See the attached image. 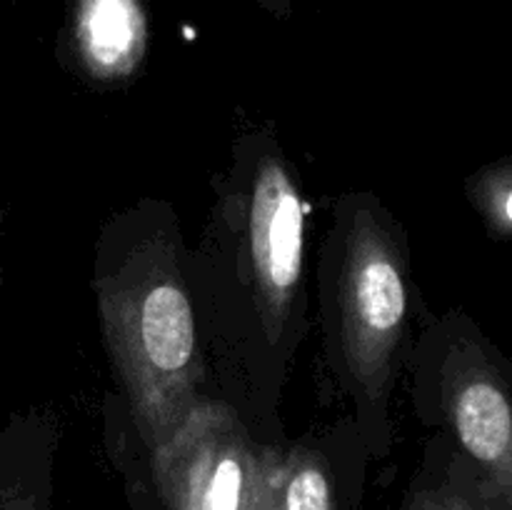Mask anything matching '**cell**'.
Instances as JSON below:
<instances>
[{
	"label": "cell",
	"instance_id": "cell-9",
	"mask_svg": "<svg viewBox=\"0 0 512 510\" xmlns=\"http://www.w3.org/2000/svg\"><path fill=\"white\" fill-rule=\"evenodd\" d=\"M18 455L15 435L0 430V510H45L43 495Z\"/></svg>",
	"mask_w": 512,
	"mask_h": 510
},
{
	"label": "cell",
	"instance_id": "cell-10",
	"mask_svg": "<svg viewBox=\"0 0 512 510\" xmlns=\"http://www.w3.org/2000/svg\"><path fill=\"white\" fill-rule=\"evenodd\" d=\"M445 483H448L455 510H510L505 500L475 473L473 465L460 453L450 458Z\"/></svg>",
	"mask_w": 512,
	"mask_h": 510
},
{
	"label": "cell",
	"instance_id": "cell-6",
	"mask_svg": "<svg viewBox=\"0 0 512 510\" xmlns=\"http://www.w3.org/2000/svg\"><path fill=\"white\" fill-rule=\"evenodd\" d=\"M70 38L80 68L100 83L130 78L148 48L140 0H68Z\"/></svg>",
	"mask_w": 512,
	"mask_h": 510
},
{
	"label": "cell",
	"instance_id": "cell-12",
	"mask_svg": "<svg viewBox=\"0 0 512 510\" xmlns=\"http://www.w3.org/2000/svg\"><path fill=\"white\" fill-rule=\"evenodd\" d=\"M408 510H455L453 500H450L448 483H445V475L440 483L415 490L408 500Z\"/></svg>",
	"mask_w": 512,
	"mask_h": 510
},
{
	"label": "cell",
	"instance_id": "cell-14",
	"mask_svg": "<svg viewBox=\"0 0 512 510\" xmlns=\"http://www.w3.org/2000/svg\"><path fill=\"white\" fill-rule=\"evenodd\" d=\"M0 288H3V265H0Z\"/></svg>",
	"mask_w": 512,
	"mask_h": 510
},
{
	"label": "cell",
	"instance_id": "cell-7",
	"mask_svg": "<svg viewBox=\"0 0 512 510\" xmlns=\"http://www.w3.org/2000/svg\"><path fill=\"white\" fill-rule=\"evenodd\" d=\"M280 510H340L328 460L315 448L280 450Z\"/></svg>",
	"mask_w": 512,
	"mask_h": 510
},
{
	"label": "cell",
	"instance_id": "cell-1",
	"mask_svg": "<svg viewBox=\"0 0 512 510\" xmlns=\"http://www.w3.org/2000/svg\"><path fill=\"white\" fill-rule=\"evenodd\" d=\"M190 285L200 295L225 378L253 410L273 413L295 350L308 333L305 203L273 135L235 145Z\"/></svg>",
	"mask_w": 512,
	"mask_h": 510
},
{
	"label": "cell",
	"instance_id": "cell-2",
	"mask_svg": "<svg viewBox=\"0 0 512 510\" xmlns=\"http://www.w3.org/2000/svg\"><path fill=\"white\" fill-rule=\"evenodd\" d=\"M95 298L115 375L150 450L203 400L198 310L175 215L130 210L105 228Z\"/></svg>",
	"mask_w": 512,
	"mask_h": 510
},
{
	"label": "cell",
	"instance_id": "cell-3",
	"mask_svg": "<svg viewBox=\"0 0 512 510\" xmlns=\"http://www.w3.org/2000/svg\"><path fill=\"white\" fill-rule=\"evenodd\" d=\"M323 323L330 370L370 440L388 438V400L410 353L408 250L370 195L340 203L323 250Z\"/></svg>",
	"mask_w": 512,
	"mask_h": 510
},
{
	"label": "cell",
	"instance_id": "cell-11",
	"mask_svg": "<svg viewBox=\"0 0 512 510\" xmlns=\"http://www.w3.org/2000/svg\"><path fill=\"white\" fill-rule=\"evenodd\" d=\"M248 510H280V450L263 445L260 448L258 483Z\"/></svg>",
	"mask_w": 512,
	"mask_h": 510
},
{
	"label": "cell",
	"instance_id": "cell-4",
	"mask_svg": "<svg viewBox=\"0 0 512 510\" xmlns=\"http://www.w3.org/2000/svg\"><path fill=\"white\" fill-rule=\"evenodd\" d=\"M425 415L512 510V360L463 313L435 320L420 348Z\"/></svg>",
	"mask_w": 512,
	"mask_h": 510
},
{
	"label": "cell",
	"instance_id": "cell-5",
	"mask_svg": "<svg viewBox=\"0 0 512 510\" xmlns=\"http://www.w3.org/2000/svg\"><path fill=\"white\" fill-rule=\"evenodd\" d=\"M260 448L243 415L225 400H203L153 453L165 510H248Z\"/></svg>",
	"mask_w": 512,
	"mask_h": 510
},
{
	"label": "cell",
	"instance_id": "cell-13",
	"mask_svg": "<svg viewBox=\"0 0 512 510\" xmlns=\"http://www.w3.org/2000/svg\"><path fill=\"white\" fill-rule=\"evenodd\" d=\"M260 5H263L265 10H270L273 15H285L290 10V5L295 3V0H258Z\"/></svg>",
	"mask_w": 512,
	"mask_h": 510
},
{
	"label": "cell",
	"instance_id": "cell-8",
	"mask_svg": "<svg viewBox=\"0 0 512 510\" xmlns=\"http://www.w3.org/2000/svg\"><path fill=\"white\" fill-rule=\"evenodd\" d=\"M468 200L493 238L512 240V155L488 163L468 180Z\"/></svg>",
	"mask_w": 512,
	"mask_h": 510
}]
</instances>
